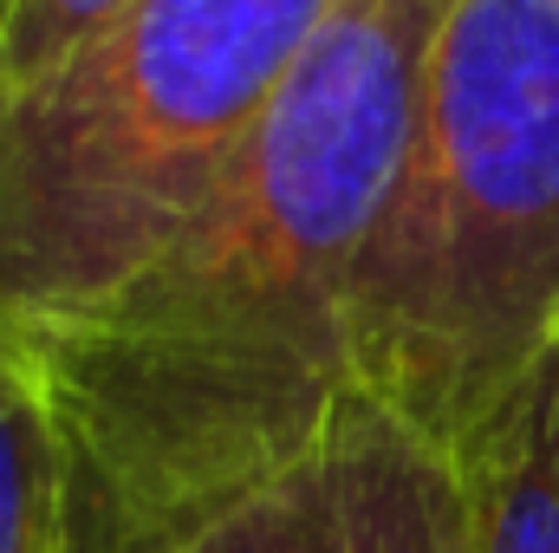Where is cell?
<instances>
[{
    "label": "cell",
    "instance_id": "cell-7",
    "mask_svg": "<svg viewBox=\"0 0 559 553\" xmlns=\"http://www.w3.org/2000/svg\"><path fill=\"white\" fill-rule=\"evenodd\" d=\"M131 0H13L0 20V105L85 52Z\"/></svg>",
    "mask_w": 559,
    "mask_h": 553
},
{
    "label": "cell",
    "instance_id": "cell-6",
    "mask_svg": "<svg viewBox=\"0 0 559 553\" xmlns=\"http://www.w3.org/2000/svg\"><path fill=\"white\" fill-rule=\"evenodd\" d=\"M0 553H72V489L26 332L0 306Z\"/></svg>",
    "mask_w": 559,
    "mask_h": 553
},
{
    "label": "cell",
    "instance_id": "cell-4",
    "mask_svg": "<svg viewBox=\"0 0 559 553\" xmlns=\"http://www.w3.org/2000/svg\"><path fill=\"white\" fill-rule=\"evenodd\" d=\"M189 553H468L462 469L371 398Z\"/></svg>",
    "mask_w": 559,
    "mask_h": 553
},
{
    "label": "cell",
    "instance_id": "cell-8",
    "mask_svg": "<svg viewBox=\"0 0 559 553\" xmlns=\"http://www.w3.org/2000/svg\"><path fill=\"white\" fill-rule=\"evenodd\" d=\"M7 7H13V0H0V20H7Z\"/></svg>",
    "mask_w": 559,
    "mask_h": 553
},
{
    "label": "cell",
    "instance_id": "cell-1",
    "mask_svg": "<svg viewBox=\"0 0 559 553\" xmlns=\"http://www.w3.org/2000/svg\"><path fill=\"white\" fill-rule=\"evenodd\" d=\"M442 0H338L248 156L105 299L33 332L72 553H189L365 404L358 280Z\"/></svg>",
    "mask_w": 559,
    "mask_h": 553
},
{
    "label": "cell",
    "instance_id": "cell-5",
    "mask_svg": "<svg viewBox=\"0 0 559 553\" xmlns=\"http://www.w3.org/2000/svg\"><path fill=\"white\" fill-rule=\"evenodd\" d=\"M455 469L468 553H559V345L462 443Z\"/></svg>",
    "mask_w": 559,
    "mask_h": 553
},
{
    "label": "cell",
    "instance_id": "cell-3",
    "mask_svg": "<svg viewBox=\"0 0 559 553\" xmlns=\"http://www.w3.org/2000/svg\"><path fill=\"white\" fill-rule=\"evenodd\" d=\"M338 0H131L0 105V306L33 339L105 299L209 202Z\"/></svg>",
    "mask_w": 559,
    "mask_h": 553
},
{
    "label": "cell",
    "instance_id": "cell-2",
    "mask_svg": "<svg viewBox=\"0 0 559 553\" xmlns=\"http://www.w3.org/2000/svg\"><path fill=\"white\" fill-rule=\"evenodd\" d=\"M559 345V0H442L358 280V378L462 456Z\"/></svg>",
    "mask_w": 559,
    "mask_h": 553
}]
</instances>
